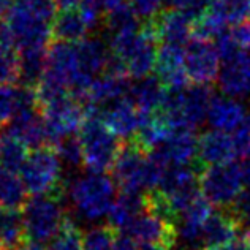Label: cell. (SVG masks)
I'll use <instances>...</instances> for the list:
<instances>
[{
	"instance_id": "4316f807",
	"label": "cell",
	"mask_w": 250,
	"mask_h": 250,
	"mask_svg": "<svg viewBox=\"0 0 250 250\" xmlns=\"http://www.w3.org/2000/svg\"><path fill=\"white\" fill-rule=\"evenodd\" d=\"M18 54H19L18 84L37 87L46 71L48 48H27L18 51Z\"/></svg>"
},
{
	"instance_id": "e575fe53",
	"label": "cell",
	"mask_w": 250,
	"mask_h": 250,
	"mask_svg": "<svg viewBox=\"0 0 250 250\" xmlns=\"http://www.w3.org/2000/svg\"><path fill=\"white\" fill-rule=\"evenodd\" d=\"M80 11L87 22L89 29H95L98 24H102L104 13H106L102 0H81Z\"/></svg>"
},
{
	"instance_id": "7dc6e473",
	"label": "cell",
	"mask_w": 250,
	"mask_h": 250,
	"mask_svg": "<svg viewBox=\"0 0 250 250\" xmlns=\"http://www.w3.org/2000/svg\"><path fill=\"white\" fill-rule=\"evenodd\" d=\"M140 250H167V249L157 244H143Z\"/></svg>"
},
{
	"instance_id": "4dcf8cb0",
	"label": "cell",
	"mask_w": 250,
	"mask_h": 250,
	"mask_svg": "<svg viewBox=\"0 0 250 250\" xmlns=\"http://www.w3.org/2000/svg\"><path fill=\"white\" fill-rule=\"evenodd\" d=\"M103 25L109 30L111 35H116L127 34V32H138L143 27V21L138 18L130 3L124 2L104 13Z\"/></svg>"
},
{
	"instance_id": "836d02e7",
	"label": "cell",
	"mask_w": 250,
	"mask_h": 250,
	"mask_svg": "<svg viewBox=\"0 0 250 250\" xmlns=\"http://www.w3.org/2000/svg\"><path fill=\"white\" fill-rule=\"evenodd\" d=\"M116 231L108 227H95L84 233L83 250H114Z\"/></svg>"
},
{
	"instance_id": "ffe728a7",
	"label": "cell",
	"mask_w": 250,
	"mask_h": 250,
	"mask_svg": "<svg viewBox=\"0 0 250 250\" xmlns=\"http://www.w3.org/2000/svg\"><path fill=\"white\" fill-rule=\"evenodd\" d=\"M141 111L128 98L108 104L102 111V119L113 133L122 141L133 140L141 124Z\"/></svg>"
},
{
	"instance_id": "f546056e",
	"label": "cell",
	"mask_w": 250,
	"mask_h": 250,
	"mask_svg": "<svg viewBox=\"0 0 250 250\" xmlns=\"http://www.w3.org/2000/svg\"><path fill=\"white\" fill-rule=\"evenodd\" d=\"M29 200V192L25 188L21 176L0 167V206L21 209Z\"/></svg>"
},
{
	"instance_id": "d6986e66",
	"label": "cell",
	"mask_w": 250,
	"mask_h": 250,
	"mask_svg": "<svg viewBox=\"0 0 250 250\" xmlns=\"http://www.w3.org/2000/svg\"><path fill=\"white\" fill-rule=\"evenodd\" d=\"M6 128L32 150L51 146L48 128H46V122L40 108L25 109L18 113Z\"/></svg>"
},
{
	"instance_id": "277c9868",
	"label": "cell",
	"mask_w": 250,
	"mask_h": 250,
	"mask_svg": "<svg viewBox=\"0 0 250 250\" xmlns=\"http://www.w3.org/2000/svg\"><path fill=\"white\" fill-rule=\"evenodd\" d=\"M62 196L59 195H32L22 208L25 239L35 244L49 242L61 231L67 214H65Z\"/></svg>"
},
{
	"instance_id": "f1b7e54d",
	"label": "cell",
	"mask_w": 250,
	"mask_h": 250,
	"mask_svg": "<svg viewBox=\"0 0 250 250\" xmlns=\"http://www.w3.org/2000/svg\"><path fill=\"white\" fill-rule=\"evenodd\" d=\"M29 147L6 128L0 131V167L19 173L29 157Z\"/></svg>"
},
{
	"instance_id": "1f68e13d",
	"label": "cell",
	"mask_w": 250,
	"mask_h": 250,
	"mask_svg": "<svg viewBox=\"0 0 250 250\" xmlns=\"http://www.w3.org/2000/svg\"><path fill=\"white\" fill-rule=\"evenodd\" d=\"M83 238L81 229L67 217L62 229L48 242V250H83Z\"/></svg>"
},
{
	"instance_id": "83f0119b",
	"label": "cell",
	"mask_w": 250,
	"mask_h": 250,
	"mask_svg": "<svg viewBox=\"0 0 250 250\" xmlns=\"http://www.w3.org/2000/svg\"><path fill=\"white\" fill-rule=\"evenodd\" d=\"M27 239L22 210L0 206V246L3 250H16Z\"/></svg>"
},
{
	"instance_id": "4fadbf2b",
	"label": "cell",
	"mask_w": 250,
	"mask_h": 250,
	"mask_svg": "<svg viewBox=\"0 0 250 250\" xmlns=\"http://www.w3.org/2000/svg\"><path fill=\"white\" fill-rule=\"evenodd\" d=\"M244 228L228 208H219L206 222L201 236V250H223L238 242L239 231Z\"/></svg>"
},
{
	"instance_id": "e0dca14e",
	"label": "cell",
	"mask_w": 250,
	"mask_h": 250,
	"mask_svg": "<svg viewBox=\"0 0 250 250\" xmlns=\"http://www.w3.org/2000/svg\"><path fill=\"white\" fill-rule=\"evenodd\" d=\"M219 89L227 97L247 98L250 95V52L239 51L228 61H223L219 73Z\"/></svg>"
},
{
	"instance_id": "8fae6325",
	"label": "cell",
	"mask_w": 250,
	"mask_h": 250,
	"mask_svg": "<svg viewBox=\"0 0 250 250\" xmlns=\"http://www.w3.org/2000/svg\"><path fill=\"white\" fill-rule=\"evenodd\" d=\"M127 233L140 244H157L167 250H173L179 241L177 223L147 209L136 217Z\"/></svg>"
},
{
	"instance_id": "b9f144b4",
	"label": "cell",
	"mask_w": 250,
	"mask_h": 250,
	"mask_svg": "<svg viewBox=\"0 0 250 250\" xmlns=\"http://www.w3.org/2000/svg\"><path fill=\"white\" fill-rule=\"evenodd\" d=\"M59 11H70V10H78L81 5V0H56Z\"/></svg>"
},
{
	"instance_id": "ba28073f",
	"label": "cell",
	"mask_w": 250,
	"mask_h": 250,
	"mask_svg": "<svg viewBox=\"0 0 250 250\" xmlns=\"http://www.w3.org/2000/svg\"><path fill=\"white\" fill-rule=\"evenodd\" d=\"M244 188L238 163L205 167L200 171V192L217 208H228Z\"/></svg>"
},
{
	"instance_id": "7a4b0ae2",
	"label": "cell",
	"mask_w": 250,
	"mask_h": 250,
	"mask_svg": "<svg viewBox=\"0 0 250 250\" xmlns=\"http://www.w3.org/2000/svg\"><path fill=\"white\" fill-rule=\"evenodd\" d=\"M109 49L111 54L124 62L128 76L138 80L150 75L155 68L159 40L150 25L143 22V27L138 32L111 35Z\"/></svg>"
},
{
	"instance_id": "ac0fdd59",
	"label": "cell",
	"mask_w": 250,
	"mask_h": 250,
	"mask_svg": "<svg viewBox=\"0 0 250 250\" xmlns=\"http://www.w3.org/2000/svg\"><path fill=\"white\" fill-rule=\"evenodd\" d=\"M154 70L165 87H186L190 84L186 71V48L179 44L163 43L157 52Z\"/></svg>"
},
{
	"instance_id": "3957f363",
	"label": "cell",
	"mask_w": 250,
	"mask_h": 250,
	"mask_svg": "<svg viewBox=\"0 0 250 250\" xmlns=\"http://www.w3.org/2000/svg\"><path fill=\"white\" fill-rule=\"evenodd\" d=\"M78 136L83 144L85 168L98 173H106L113 168L124 141L106 127L102 116L85 114Z\"/></svg>"
},
{
	"instance_id": "7bdbcfd3",
	"label": "cell",
	"mask_w": 250,
	"mask_h": 250,
	"mask_svg": "<svg viewBox=\"0 0 250 250\" xmlns=\"http://www.w3.org/2000/svg\"><path fill=\"white\" fill-rule=\"evenodd\" d=\"M13 5H15V0H0V18L8 15Z\"/></svg>"
},
{
	"instance_id": "7c38bea8",
	"label": "cell",
	"mask_w": 250,
	"mask_h": 250,
	"mask_svg": "<svg viewBox=\"0 0 250 250\" xmlns=\"http://www.w3.org/2000/svg\"><path fill=\"white\" fill-rule=\"evenodd\" d=\"M220 56L212 42L192 38L186 44V71L192 84H210L219 78Z\"/></svg>"
},
{
	"instance_id": "8d00e7d4",
	"label": "cell",
	"mask_w": 250,
	"mask_h": 250,
	"mask_svg": "<svg viewBox=\"0 0 250 250\" xmlns=\"http://www.w3.org/2000/svg\"><path fill=\"white\" fill-rule=\"evenodd\" d=\"M163 0H130L131 8L143 22H149L162 11Z\"/></svg>"
},
{
	"instance_id": "6da1fadb",
	"label": "cell",
	"mask_w": 250,
	"mask_h": 250,
	"mask_svg": "<svg viewBox=\"0 0 250 250\" xmlns=\"http://www.w3.org/2000/svg\"><path fill=\"white\" fill-rule=\"evenodd\" d=\"M116 182L113 176L89 171L70 186V201L75 212L84 220L97 222L108 215L116 200Z\"/></svg>"
},
{
	"instance_id": "9a60e30c",
	"label": "cell",
	"mask_w": 250,
	"mask_h": 250,
	"mask_svg": "<svg viewBox=\"0 0 250 250\" xmlns=\"http://www.w3.org/2000/svg\"><path fill=\"white\" fill-rule=\"evenodd\" d=\"M46 78H51L67 87L73 89L78 78V56L76 44L65 42H51L46 57Z\"/></svg>"
},
{
	"instance_id": "2e32d148",
	"label": "cell",
	"mask_w": 250,
	"mask_h": 250,
	"mask_svg": "<svg viewBox=\"0 0 250 250\" xmlns=\"http://www.w3.org/2000/svg\"><path fill=\"white\" fill-rule=\"evenodd\" d=\"M236 157H238V150H236L233 136L228 135V131L214 128L198 136L196 163L201 168L231 163Z\"/></svg>"
},
{
	"instance_id": "d4e9b609",
	"label": "cell",
	"mask_w": 250,
	"mask_h": 250,
	"mask_svg": "<svg viewBox=\"0 0 250 250\" xmlns=\"http://www.w3.org/2000/svg\"><path fill=\"white\" fill-rule=\"evenodd\" d=\"M246 119V108L236 98L214 97L208 111V122L215 130L234 131Z\"/></svg>"
},
{
	"instance_id": "cb8c5ba5",
	"label": "cell",
	"mask_w": 250,
	"mask_h": 250,
	"mask_svg": "<svg viewBox=\"0 0 250 250\" xmlns=\"http://www.w3.org/2000/svg\"><path fill=\"white\" fill-rule=\"evenodd\" d=\"M165 90V84L159 80V76L147 75L131 81L127 98L141 113H154L160 109Z\"/></svg>"
},
{
	"instance_id": "9c48e42d",
	"label": "cell",
	"mask_w": 250,
	"mask_h": 250,
	"mask_svg": "<svg viewBox=\"0 0 250 250\" xmlns=\"http://www.w3.org/2000/svg\"><path fill=\"white\" fill-rule=\"evenodd\" d=\"M40 109L48 128L51 147H54L63 138L76 135L85 119L84 106L71 94L57 98Z\"/></svg>"
},
{
	"instance_id": "d590c367",
	"label": "cell",
	"mask_w": 250,
	"mask_h": 250,
	"mask_svg": "<svg viewBox=\"0 0 250 250\" xmlns=\"http://www.w3.org/2000/svg\"><path fill=\"white\" fill-rule=\"evenodd\" d=\"M228 209L238 217L242 227H250V187H246L242 190L238 198L228 206Z\"/></svg>"
},
{
	"instance_id": "603a6c76",
	"label": "cell",
	"mask_w": 250,
	"mask_h": 250,
	"mask_svg": "<svg viewBox=\"0 0 250 250\" xmlns=\"http://www.w3.org/2000/svg\"><path fill=\"white\" fill-rule=\"evenodd\" d=\"M147 208L144 192H121L108 212V225L117 233H127L136 217Z\"/></svg>"
},
{
	"instance_id": "74e56055",
	"label": "cell",
	"mask_w": 250,
	"mask_h": 250,
	"mask_svg": "<svg viewBox=\"0 0 250 250\" xmlns=\"http://www.w3.org/2000/svg\"><path fill=\"white\" fill-rule=\"evenodd\" d=\"M233 42L241 51H249L250 49V19L241 21L238 24H234V27L229 30Z\"/></svg>"
},
{
	"instance_id": "ab89813d",
	"label": "cell",
	"mask_w": 250,
	"mask_h": 250,
	"mask_svg": "<svg viewBox=\"0 0 250 250\" xmlns=\"http://www.w3.org/2000/svg\"><path fill=\"white\" fill-rule=\"evenodd\" d=\"M140 242L128 233H117L114 236V250H140Z\"/></svg>"
},
{
	"instance_id": "484cf974",
	"label": "cell",
	"mask_w": 250,
	"mask_h": 250,
	"mask_svg": "<svg viewBox=\"0 0 250 250\" xmlns=\"http://www.w3.org/2000/svg\"><path fill=\"white\" fill-rule=\"evenodd\" d=\"M89 25L83 18L81 11H59L54 21L51 24L52 40L65 43H80L87 37Z\"/></svg>"
},
{
	"instance_id": "5b68a950",
	"label": "cell",
	"mask_w": 250,
	"mask_h": 250,
	"mask_svg": "<svg viewBox=\"0 0 250 250\" xmlns=\"http://www.w3.org/2000/svg\"><path fill=\"white\" fill-rule=\"evenodd\" d=\"M19 176L30 195H59L63 192L62 160L54 147L35 149L29 154Z\"/></svg>"
},
{
	"instance_id": "5bb4252c",
	"label": "cell",
	"mask_w": 250,
	"mask_h": 250,
	"mask_svg": "<svg viewBox=\"0 0 250 250\" xmlns=\"http://www.w3.org/2000/svg\"><path fill=\"white\" fill-rule=\"evenodd\" d=\"M193 19L195 15L188 11L168 8L165 11H160L152 21L146 24L150 25L159 43L184 46L190 42L188 38H192Z\"/></svg>"
},
{
	"instance_id": "bcb514c9",
	"label": "cell",
	"mask_w": 250,
	"mask_h": 250,
	"mask_svg": "<svg viewBox=\"0 0 250 250\" xmlns=\"http://www.w3.org/2000/svg\"><path fill=\"white\" fill-rule=\"evenodd\" d=\"M241 242L244 244V247H246L247 250H250V227H247V228H246V231L242 233Z\"/></svg>"
},
{
	"instance_id": "d6a6232c",
	"label": "cell",
	"mask_w": 250,
	"mask_h": 250,
	"mask_svg": "<svg viewBox=\"0 0 250 250\" xmlns=\"http://www.w3.org/2000/svg\"><path fill=\"white\" fill-rule=\"evenodd\" d=\"M56 152L61 157L62 163L67 167L78 168L84 165V152H83V144L78 135H71L63 138L62 141H59L56 146Z\"/></svg>"
},
{
	"instance_id": "c3c4849f",
	"label": "cell",
	"mask_w": 250,
	"mask_h": 250,
	"mask_svg": "<svg viewBox=\"0 0 250 250\" xmlns=\"http://www.w3.org/2000/svg\"><path fill=\"white\" fill-rule=\"evenodd\" d=\"M0 250H3V247H2V246H0Z\"/></svg>"
},
{
	"instance_id": "8992f818",
	"label": "cell",
	"mask_w": 250,
	"mask_h": 250,
	"mask_svg": "<svg viewBox=\"0 0 250 250\" xmlns=\"http://www.w3.org/2000/svg\"><path fill=\"white\" fill-rule=\"evenodd\" d=\"M200 171L198 163L169 167L159 188H155L162 200L165 201L171 215L174 217L176 223L182 210L200 193Z\"/></svg>"
},
{
	"instance_id": "ee69618b",
	"label": "cell",
	"mask_w": 250,
	"mask_h": 250,
	"mask_svg": "<svg viewBox=\"0 0 250 250\" xmlns=\"http://www.w3.org/2000/svg\"><path fill=\"white\" fill-rule=\"evenodd\" d=\"M16 250H46V249H43L42 244H35V242L27 241V242H24L21 247H18Z\"/></svg>"
},
{
	"instance_id": "52a82bcc",
	"label": "cell",
	"mask_w": 250,
	"mask_h": 250,
	"mask_svg": "<svg viewBox=\"0 0 250 250\" xmlns=\"http://www.w3.org/2000/svg\"><path fill=\"white\" fill-rule=\"evenodd\" d=\"M13 43L18 51L27 48H49L51 24L32 11L24 0H18L5 16Z\"/></svg>"
},
{
	"instance_id": "60d3db41",
	"label": "cell",
	"mask_w": 250,
	"mask_h": 250,
	"mask_svg": "<svg viewBox=\"0 0 250 250\" xmlns=\"http://www.w3.org/2000/svg\"><path fill=\"white\" fill-rule=\"evenodd\" d=\"M236 163H238L239 173H241L242 181L246 184V187H250V154L241 155L239 162H236Z\"/></svg>"
},
{
	"instance_id": "30bf717a",
	"label": "cell",
	"mask_w": 250,
	"mask_h": 250,
	"mask_svg": "<svg viewBox=\"0 0 250 250\" xmlns=\"http://www.w3.org/2000/svg\"><path fill=\"white\" fill-rule=\"evenodd\" d=\"M111 171L121 192H147V152L133 141H124Z\"/></svg>"
},
{
	"instance_id": "7402d4cb",
	"label": "cell",
	"mask_w": 250,
	"mask_h": 250,
	"mask_svg": "<svg viewBox=\"0 0 250 250\" xmlns=\"http://www.w3.org/2000/svg\"><path fill=\"white\" fill-rule=\"evenodd\" d=\"M40 108L35 87L22 84H0V127L8 125L18 113Z\"/></svg>"
},
{
	"instance_id": "44dd1931",
	"label": "cell",
	"mask_w": 250,
	"mask_h": 250,
	"mask_svg": "<svg viewBox=\"0 0 250 250\" xmlns=\"http://www.w3.org/2000/svg\"><path fill=\"white\" fill-rule=\"evenodd\" d=\"M155 150L168 163V167L193 165L196 163V152H198V136L195 135V130L176 128L168 136V140Z\"/></svg>"
},
{
	"instance_id": "f35d334b",
	"label": "cell",
	"mask_w": 250,
	"mask_h": 250,
	"mask_svg": "<svg viewBox=\"0 0 250 250\" xmlns=\"http://www.w3.org/2000/svg\"><path fill=\"white\" fill-rule=\"evenodd\" d=\"M163 3H167L169 8L184 10L196 16L206 8L209 0H163Z\"/></svg>"
},
{
	"instance_id": "f6af8a7d",
	"label": "cell",
	"mask_w": 250,
	"mask_h": 250,
	"mask_svg": "<svg viewBox=\"0 0 250 250\" xmlns=\"http://www.w3.org/2000/svg\"><path fill=\"white\" fill-rule=\"evenodd\" d=\"M102 2H103V6H104V10H106V11H109L111 8H114V6H117V5L124 3L125 0H102Z\"/></svg>"
}]
</instances>
